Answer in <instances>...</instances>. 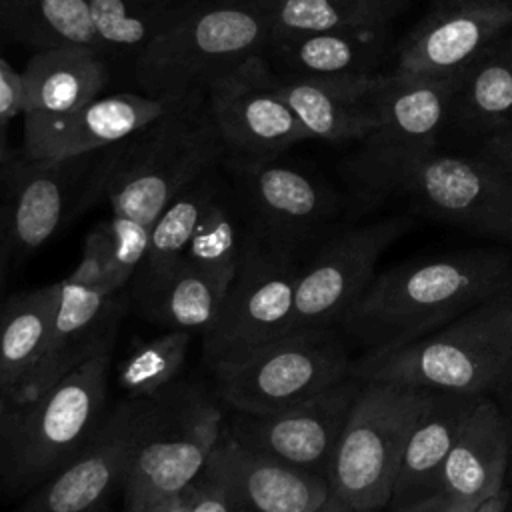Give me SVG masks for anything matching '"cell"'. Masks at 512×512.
<instances>
[{"label": "cell", "mask_w": 512, "mask_h": 512, "mask_svg": "<svg viewBox=\"0 0 512 512\" xmlns=\"http://www.w3.org/2000/svg\"><path fill=\"white\" fill-rule=\"evenodd\" d=\"M24 124L74 112L102 96L110 84V64L90 48L38 50L24 72Z\"/></svg>", "instance_id": "25"}, {"label": "cell", "mask_w": 512, "mask_h": 512, "mask_svg": "<svg viewBox=\"0 0 512 512\" xmlns=\"http://www.w3.org/2000/svg\"><path fill=\"white\" fill-rule=\"evenodd\" d=\"M0 28L36 52L72 46L98 52L88 0H2Z\"/></svg>", "instance_id": "31"}, {"label": "cell", "mask_w": 512, "mask_h": 512, "mask_svg": "<svg viewBox=\"0 0 512 512\" xmlns=\"http://www.w3.org/2000/svg\"><path fill=\"white\" fill-rule=\"evenodd\" d=\"M90 156L56 162L20 154L10 160L0 188V216L14 258L38 250L56 234L74 204Z\"/></svg>", "instance_id": "18"}, {"label": "cell", "mask_w": 512, "mask_h": 512, "mask_svg": "<svg viewBox=\"0 0 512 512\" xmlns=\"http://www.w3.org/2000/svg\"><path fill=\"white\" fill-rule=\"evenodd\" d=\"M510 504V492L504 486L500 492H496L494 496L486 498L474 512H506Z\"/></svg>", "instance_id": "43"}, {"label": "cell", "mask_w": 512, "mask_h": 512, "mask_svg": "<svg viewBox=\"0 0 512 512\" xmlns=\"http://www.w3.org/2000/svg\"><path fill=\"white\" fill-rule=\"evenodd\" d=\"M512 448V422L502 406L482 396L464 422L442 468L438 494L478 508L504 488Z\"/></svg>", "instance_id": "23"}, {"label": "cell", "mask_w": 512, "mask_h": 512, "mask_svg": "<svg viewBox=\"0 0 512 512\" xmlns=\"http://www.w3.org/2000/svg\"><path fill=\"white\" fill-rule=\"evenodd\" d=\"M190 486L152 502L142 512H190V506H192V488Z\"/></svg>", "instance_id": "40"}, {"label": "cell", "mask_w": 512, "mask_h": 512, "mask_svg": "<svg viewBox=\"0 0 512 512\" xmlns=\"http://www.w3.org/2000/svg\"><path fill=\"white\" fill-rule=\"evenodd\" d=\"M462 72L384 74L376 98L378 122L344 164L348 182L364 202L400 194L408 176L436 152Z\"/></svg>", "instance_id": "6"}, {"label": "cell", "mask_w": 512, "mask_h": 512, "mask_svg": "<svg viewBox=\"0 0 512 512\" xmlns=\"http://www.w3.org/2000/svg\"><path fill=\"white\" fill-rule=\"evenodd\" d=\"M360 388L362 380L348 376L340 384L278 412H234L230 420H224L222 430L252 452L326 476Z\"/></svg>", "instance_id": "15"}, {"label": "cell", "mask_w": 512, "mask_h": 512, "mask_svg": "<svg viewBox=\"0 0 512 512\" xmlns=\"http://www.w3.org/2000/svg\"><path fill=\"white\" fill-rule=\"evenodd\" d=\"M12 158H14V154H12V150L8 146V140H6V126L0 124V188H2L4 172H6Z\"/></svg>", "instance_id": "44"}, {"label": "cell", "mask_w": 512, "mask_h": 512, "mask_svg": "<svg viewBox=\"0 0 512 512\" xmlns=\"http://www.w3.org/2000/svg\"><path fill=\"white\" fill-rule=\"evenodd\" d=\"M426 398L428 390L414 386L362 380L326 474L330 496L354 512H378L390 504L406 442Z\"/></svg>", "instance_id": "7"}, {"label": "cell", "mask_w": 512, "mask_h": 512, "mask_svg": "<svg viewBox=\"0 0 512 512\" xmlns=\"http://www.w3.org/2000/svg\"><path fill=\"white\" fill-rule=\"evenodd\" d=\"M510 50H512V44H510Z\"/></svg>", "instance_id": "47"}, {"label": "cell", "mask_w": 512, "mask_h": 512, "mask_svg": "<svg viewBox=\"0 0 512 512\" xmlns=\"http://www.w3.org/2000/svg\"><path fill=\"white\" fill-rule=\"evenodd\" d=\"M392 26L304 32L268 42L264 56L276 74H372L380 72Z\"/></svg>", "instance_id": "26"}, {"label": "cell", "mask_w": 512, "mask_h": 512, "mask_svg": "<svg viewBox=\"0 0 512 512\" xmlns=\"http://www.w3.org/2000/svg\"><path fill=\"white\" fill-rule=\"evenodd\" d=\"M24 112V78L10 62L0 58V124L6 126L12 118Z\"/></svg>", "instance_id": "37"}, {"label": "cell", "mask_w": 512, "mask_h": 512, "mask_svg": "<svg viewBox=\"0 0 512 512\" xmlns=\"http://www.w3.org/2000/svg\"><path fill=\"white\" fill-rule=\"evenodd\" d=\"M480 154L492 160L512 180V126L486 136Z\"/></svg>", "instance_id": "39"}, {"label": "cell", "mask_w": 512, "mask_h": 512, "mask_svg": "<svg viewBox=\"0 0 512 512\" xmlns=\"http://www.w3.org/2000/svg\"><path fill=\"white\" fill-rule=\"evenodd\" d=\"M106 256V288L118 294L138 272L148 248L150 226L110 212L94 226Z\"/></svg>", "instance_id": "36"}, {"label": "cell", "mask_w": 512, "mask_h": 512, "mask_svg": "<svg viewBox=\"0 0 512 512\" xmlns=\"http://www.w3.org/2000/svg\"><path fill=\"white\" fill-rule=\"evenodd\" d=\"M166 102L140 92L98 96L64 116L24 124L22 154L34 160H72L106 150L160 116Z\"/></svg>", "instance_id": "21"}, {"label": "cell", "mask_w": 512, "mask_h": 512, "mask_svg": "<svg viewBox=\"0 0 512 512\" xmlns=\"http://www.w3.org/2000/svg\"><path fill=\"white\" fill-rule=\"evenodd\" d=\"M484 138L512 126V50L486 48L464 68L450 104L448 122Z\"/></svg>", "instance_id": "28"}, {"label": "cell", "mask_w": 512, "mask_h": 512, "mask_svg": "<svg viewBox=\"0 0 512 512\" xmlns=\"http://www.w3.org/2000/svg\"><path fill=\"white\" fill-rule=\"evenodd\" d=\"M354 358L340 328L298 330L234 362L210 366L218 398L240 414H270L352 376Z\"/></svg>", "instance_id": "8"}, {"label": "cell", "mask_w": 512, "mask_h": 512, "mask_svg": "<svg viewBox=\"0 0 512 512\" xmlns=\"http://www.w3.org/2000/svg\"><path fill=\"white\" fill-rule=\"evenodd\" d=\"M512 278L502 252H454L402 262L376 274L340 322L362 354L400 348L500 296Z\"/></svg>", "instance_id": "1"}, {"label": "cell", "mask_w": 512, "mask_h": 512, "mask_svg": "<svg viewBox=\"0 0 512 512\" xmlns=\"http://www.w3.org/2000/svg\"><path fill=\"white\" fill-rule=\"evenodd\" d=\"M226 156L206 92L166 102L160 116L126 140L94 172V192L110 212L152 226L160 212Z\"/></svg>", "instance_id": "2"}, {"label": "cell", "mask_w": 512, "mask_h": 512, "mask_svg": "<svg viewBox=\"0 0 512 512\" xmlns=\"http://www.w3.org/2000/svg\"><path fill=\"white\" fill-rule=\"evenodd\" d=\"M270 14L264 0H182L174 18L130 64L136 92L172 102L206 92L246 58L264 54Z\"/></svg>", "instance_id": "4"}, {"label": "cell", "mask_w": 512, "mask_h": 512, "mask_svg": "<svg viewBox=\"0 0 512 512\" xmlns=\"http://www.w3.org/2000/svg\"><path fill=\"white\" fill-rule=\"evenodd\" d=\"M182 0H88L98 52L106 62L130 64L174 18Z\"/></svg>", "instance_id": "33"}, {"label": "cell", "mask_w": 512, "mask_h": 512, "mask_svg": "<svg viewBox=\"0 0 512 512\" xmlns=\"http://www.w3.org/2000/svg\"><path fill=\"white\" fill-rule=\"evenodd\" d=\"M14 260V250H12V242L6 230V224L0 216V304H2V294H4V286L8 280V272H10V264Z\"/></svg>", "instance_id": "42"}, {"label": "cell", "mask_w": 512, "mask_h": 512, "mask_svg": "<svg viewBox=\"0 0 512 512\" xmlns=\"http://www.w3.org/2000/svg\"><path fill=\"white\" fill-rule=\"evenodd\" d=\"M400 196L428 218L480 236L512 240V180L484 154H430Z\"/></svg>", "instance_id": "13"}, {"label": "cell", "mask_w": 512, "mask_h": 512, "mask_svg": "<svg viewBox=\"0 0 512 512\" xmlns=\"http://www.w3.org/2000/svg\"><path fill=\"white\" fill-rule=\"evenodd\" d=\"M222 164L182 190L152 222L146 256L138 268V298H148L182 264L194 228L212 198Z\"/></svg>", "instance_id": "29"}, {"label": "cell", "mask_w": 512, "mask_h": 512, "mask_svg": "<svg viewBox=\"0 0 512 512\" xmlns=\"http://www.w3.org/2000/svg\"><path fill=\"white\" fill-rule=\"evenodd\" d=\"M270 40L328 30L392 26L410 0H264Z\"/></svg>", "instance_id": "32"}, {"label": "cell", "mask_w": 512, "mask_h": 512, "mask_svg": "<svg viewBox=\"0 0 512 512\" xmlns=\"http://www.w3.org/2000/svg\"><path fill=\"white\" fill-rule=\"evenodd\" d=\"M112 346L22 402L0 400V490L34 492L94 438L106 418Z\"/></svg>", "instance_id": "3"}, {"label": "cell", "mask_w": 512, "mask_h": 512, "mask_svg": "<svg viewBox=\"0 0 512 512\" xmlns=\"http://www.w3.org/2000/svg\"><path fill=\"white\" fill-rule=\"evenodd\" d=\"M118 318V294L98 284L62 278L44 352L20 396L4 402H22L40 394L98 350L112 346Z\"/></svg>", "instance_id": "20"}, {"label": "cell", "mask_w": 512, "mask_h": 512, "mask_svg": "<svg viewBox=\"0 0 512 512\" xmlns=\"http://www.w3.org/2000/svg\"><path fill=\"white\" fill-rule=\"evenodd\" d=\"M410 226L412 218L392 216L348 228L324 242L300 264L288 332L338 328L376 276L380 256Z\"/></svg>", "instance_id": "12"}, {"label": "cell", "mask_w": 512, "mask_h": 512, "mask_svg": "<svg viewBox=\"0 0 512 512\" xmlns=\"http://www.w3.org/2000/svg\"><path fill=\"white\" fill-rule=\"evenodd\" d=\"M0 4H2V0H0Z\"/></svg>", "instance_id": "48"}, {"label": "cell", "mask_w": 512, "mask_h": 512, "mask_svg": "<svg viewBox=\"0 0 512 512\" xmlns=\"http://www.w3.org/2000/svg\"><path fill=\"white\" fill-rule=\"evenodd\" d=\"M476 508H468L462 504L452 502L450 498L442 496V494H434L430 498H424L416 504H412L410 508L402 510V512H474Z\"/></svg>", "instance_id": "41"}, {"label": "cell", "mask_w": 512, "mask_h": 512, "mask_svg": "<svg viewBox=\"0 0 512 512\" xmlns=\"http://www.w3.org/2000/svg\"><path fill=\"white\" fill-rule=\"evenodd\" d=\"M384 72L372 74H276V86L312 138L358 142L378 122V88Z\"/></svg>", "instance_id": "22"}, {"label": "cell", "mask_w": 512, "mask_h": 512, "mask_svg": "<svg viewBox=\"0 0 512 512\" xmlns=\"http://www.w3.org/2000/svg\"><path fill=\"white\" fill-rule=\"evenodd\" d=\"M512 26V0H448L398 46L392 72L444 76L468 68Z\"/></svg>", "instance_id": "17"}, {"label": "cell", "mask_w": 512, "mask_h": 512, "mask_svg": "<svg viewBox=\"0 0 512 512\" xmlns=\"http://www.w3.org/2000/svg\"><path fill=\"white\" fill-rule=\"evenodd\" d=\"M298 270L294 254L268 248L246 232L220 316L204 334L208 366L234 362L290 330Z\"/></svg>", "instance_id": "10"}, {"label": "cell", "mask_w": 512, "mask_h": 512, "mask_svg": "<svg viewBox=\"0 0 512 512\" xmlns=\"http://www.w3.org/2000/svg\"><path fill=\"white\" fill-rule=\"evenodd\" d=\"M480 398L456 392H428L394 480L388 504L392 512H402L438 494L448 452Z\"/></svg>", "instance_id": "24"}, {"label": "cell", "mask_w": 512, "mask_h": 512, "mask_svg": "<svg viewBox=\"0 0 512 512\" xmlns=\"http://www.w3.org/2000/svg\"><path fill=\"white\" fill-rule=\"evenodd\" d=\"M244 238L242 210L234 186L222 168L218 186L194 228L182 262L228 288L238 270Z\"/></svg>", "instance_id": "30"}, {"label": "cell", "mask_w": 512, "mask_h": 512, "mask_svg": "<svg viewBox=\"0 0 512 512\" xmlns=\"http://www.w3.org/2000/svg\"><path fill=\"white\" fill-rule=\"evenodd\" d=\"M226 156L278 158L310 132L276 86V72L264 54H254L206 90Z\"/></svg>", "instance_id": "14"}, {"label": "cell", "mask_w": 512, "mask_h": 512, "mask_svg": "<svg viewBox=\"0 0 512 512\" xmlns=\"http://www.w3.org/2000/svg\"><path fill=\"white\" fill-rule=\"evenodd\" d=\"M228 288L208 274L182 262L148 298L144 310L166 330L202 332L218 320Z\"/></svg>", "instance_id": "34"}, {"label": "cell", "mask_w": 512, "mask_h": 512, "mask_svg": "<svg viewBox=\"0 0 512 512\" xmlns=\"http://www.w3.org/2000/svg\"><path fill=\"white\" fill-rule=\"evenodd\" d=\"M60 280L0 304V400H16L34 372L52 326Z\"/></svg>", "instance_id": "27"}, {"label": "cell", "mask_w": 512, "mask_h": 512, "mask_svg": "<svg viewBox=\"0 0 512 512\" xmlns=\"http://www.w3.org/2000/svg\"><path fill=\"white\" fill-rule=\"evenodd\" d=\"M502 296L506 298V300H510L512 302V278L508 280V284H506V288H504V292H502Z\"/></svg>", "instance_id": "46"}, {"label": "cell", "mask_w": 512, "mask_h": 512, "mask_svg": "<svg viewBox=\"0 0 512 512\" xmlns=\"http://www.w3.org/2000/svg\"><path fill=\"white\" fill-rule=\"evenodd\" d=\"M192 506L190 512H230V506L226 502V496L220 488V484L202 472L198 480L192 482Z\"/></svg>", "instance_id": "38"}, {"label": "cell", "mask_w": 512, "mask_h": 512, "mask_svg": "<svg viewBox=\"0 0 512 512\" xmlns=\"http://www.w3.org/2000/svg\"><path fill=\"white\" fill-rule=\"evenodd\" d=\"M222 168L234 186L248 236L268 248L296 256L338 210L330 188L280 156H224Z\"/></svg>", "instance_id": "11"}, {"label": "cell", "mask_w": 512, "mask_h": 512, "mask_svg": "<svg viewBox=\"0 0 512 512\" xmlns=\"http://www.w3.org/2000/svg\"><path fill=\"white\" fill-rule=\"evenodd\" d=\"M206 474L220 484L230 512H314L330 498L326 476L252 452L224 430Z\"/></svg>", "instance_id": "19"}, {"label": "cell", "mask_w": 512, "mask_h": 512, "mask_svg": "<svg viewBox=\"0 0 512 512\" xmlns=\"http://www.w3.org/2000/svg\"><path fill=\"white\" fill-rule=\"evenodd\" d=\"M222 410L198 392L166 396L140 432L122 480L126 512L188 488L202 476L222 436Z\"/></svg>", "instance_id": "9"}, {"label": "cell", "mask_w": 512, "mask_h": 512, "mask_svg": "<svg viewBox=\"0 0 512 512\" xmlns=\"http://www.w3.org/2000/svg\"><path fill=\"white\" fill-rule=\"evenodd\" d=\"M314 512H354L350 506H346L344 502L336 500L334 496H330L320 508H316Z\"/></svg>", "instance_id": "45"}, {"label": "cell", "mask_w": 512, "mask_h": 512, "mask_svg": "<svg viewBox=\"0 0 512 512\" xmlns=\"http://www.w3.org/2000/svg\"><path fill=\"white\" fill-rule=\"evenodd\" d=\"M352 376L496 400L512 390V302L494 296L424 338L360 354Z\"/></svg>", "instance_id": "5"}, {"label": "cell", "mask_w": 512, "mask_h": 512, "mask_svg": "<svg viewBox=\"0 0 512 512\" xmlns=\"http://www.w3.org/2000/svg\"><path fill=\"white\" fill-rule=\"evenodd\" d=\"M192 334L186 330H164L158 336L136 342L122 358L116 378L126 398H158L180 374Z\"/></svg>", "instance_id": "35"}, {"label": "cell", "mask_w": 512, "mask_h": 512, "mask_svg": "<svg viewBox=\"0 0 512 512\" xmlns=\"http://www.w3.org/2000/svg\"><path fill=\"white\" fill-rule=\"evenodd\" d=\"M158 398H126L64 468L28 494L16 512H100L122 486L130 452L158 408Z\"/></svg>", "instance_id": "16"}]
</instances>
